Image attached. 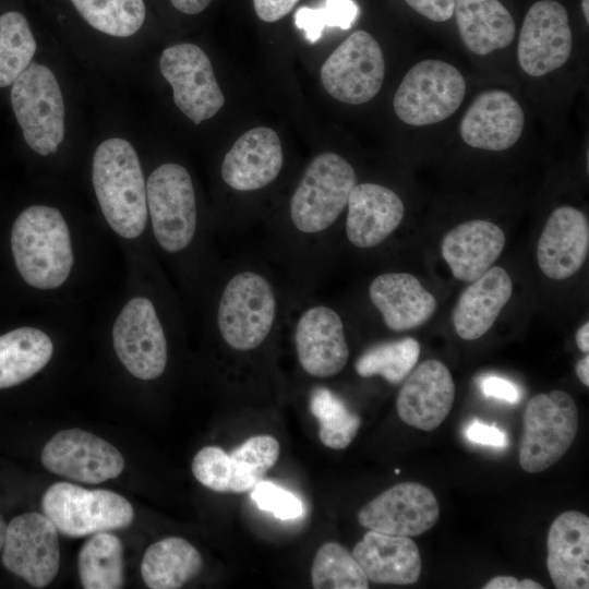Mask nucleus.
Listing matches in <instances>:
<instances>
[{"label": "nucleus", "mask_w": 589, "mask_h": 589, "mask_svg": "<svg viewBox=\"0 0 589 589\" xmlns=\"http://www.w3.org/2000/svg\"><path fill=\"white\" fill-rule=\"evenodd\" d=\"M575 371H576V374L578 376V378L580 380V382L585 385V386H589V356L587 354L586 357L581 358L576 366H575Z\"/></svg>", "instance_id": "obj_47"}, {"label": "nucleus", "mask_w": 589, "mask_h": 589, "mask_svg": "<svg viewBox=\"0 0 589 589\" xmlns=\"http://www.w3.org/2000/svg\"><path fill=\"white\" fill-rule=\"evenodd\" d=\"M92 180L111 229L125 239L141 236L148 209L146 184L133 146L119 137L101 142L93 157Z\"/></svg>", "instance_id": "obj_1"}, {"label": "nucleus", "mask_w": 589, "mask_h": 589, "mask_svg": "<svg viewBox=\"0 0 589 589\" xmlns=\"http://www.w3.org/2000/svg\"><path fill=\"white\" fill-rule=\"evenodd\" d=\"M576 344L580 351H589V323L586 322L576 333Z\"/></svg>", "instance_id": "obj_46"}, {"label": "nucleus", "mask_w": 589, "mask_h": 589, "mask_svg": "<svg viewBox=\"0 0 589 589\" xmlns=\"http://www.w3.org/2000/svg\"><path fill=\"white\" fill-rule=\"evenodd\" d=\"M351 554L375 584L411 585L421 574L419 548L410 537L370 530Z\"/></svg>", "instance_id": "obj_27"}, {"label": "nucleus", "mask_w": 589, "mask_h": 589, "mask_svg": "<svg viewBox=\"0 0 589 589\" xmlns=\"http://www.w3.org/2000/svg\"><path fill=\"white\" fill-rule=\"evenodd\" d=\"M410 8L434 22H444L454 14V0H405Z\"/></svg>", "instance_id": "obj_42"}, {"label": "nucleus", "mask_w": 589, "mask_h": 589, "mask_svg": "<svg viewBox=\"0 0 589 589\" xmlns=\"http://www.w3.org/2000/svg\"><path fill=\"white\" fill-rule=\"evenodd\" d=\"M7 531V524L2 516L0 515V551L2 550L3 543H4V537Z\"/></svg>", "instance_id": "obj_48"}, {"label": "nucleus", "mask_w": 589, "mask_h": 589, "mask_svg": "<svg viewBox=\"0 0 589 589\" xmlns=\"http://www.w3.org/2000/svg\"><path fill=\"white\" fill-rule=\"evenodd\" d=\"M577 430V406L569 394L552 390L534 395L524 413L520 467L529 473L548 469L566 454Z\"/></svg>", "instance_id": "obj_5"}, {"label": "nucleus", "mask_w": 589, "mask_h": 589, "mask_svg": "<svg viewBox=\"0 0 589 589\" xmlns=\"http://www.w3.org/2000/svg\"><path fill=\"white\" fill-rule=\"evenodd\" d=\"M589 0H581L582 12L587 23H589Z\"/></svg>", "instance_id": "obj_49"}, {"label": "nucleus", "mask_w": 589, "mask_h": 589, "mask_svg": "<svg viewBox=\"0 0 589 589\" xmlns=\"http://www.w3.org/2000/svg\"><path fill=\"white\" fill-rule=\"evenodd\" d=\"M294 342L302 369L312 376H334L347 364L344 324L330 308L315 305L304 311L296 325Z\"/></svg>", "instance_id": "obj_20"}, {"label": "nucleus", "mask_w": 589, "mask_h": 589, "mask_svg": "<svg viewBox=\"0 0 589 589\" xmlns=\"http://www.w3.org/2000/svg\"><path fill=\"white\" fill-rule=\"evenodd\" d=\"M11 249L20 275L34 288H58L70 275L71 236L57 208L33 205L24 209L13 224Z\"/></svg>", "instance_id": "obj_2"}, {"label": "nucleus", "mask_w": 589, "mask_h": 589, "mask_svg": "<svg viewBox=\"0 0 589 589\" xmlns=\"http://www.w3.org/2000/svg\"><path fill=\"white\" fill-rule=\"evenodd\" d=\"M359 15L358 4L353 0H325L324 7H301L296 11L294 25L304 32L305 39L315 44L325 27L349 29Z\"/></svg>", "instance_id": "obj_38"}, {"label": "nucleus", "mask_w": 589, "mask_h": 589, "mask_svg": "<svg viewBox=\"0 0 589 589\" xmlns=\"http://www.w3.org/2000/svg\"><path fill=\"white\" fill-rule=\"evenodd\" d=\"M395 472L398 474V473H399V469H396Z\"/></svg>", "instance_id": "obj_50"}, {"label": "nucleus", "mask_w": 589, "mask_h": 589, "mask_svg": "<svg viewBox=\"0 0 589 589\" xmlns=\"http://www.w3.org/2000/svg\"><path fill=\"white\" fill-rule=\"evenodd\" d=\"M505 242L497 225L474 219L449 230L442 240L441 253L456 279L471 283L492 267Z\"/></svg>", "instance_id": "obj_25"}, {"label": "nucleus", "mask_w": 589, "mask_h": 589, "mask_svg": "<svg viewBox=\"0 0 589 589\" xmlns=\"http://www.w3.org/2000/svg\"><path fill=\"white\" fill-rule=\"evenodd\" d=\"M420 344L412 337L377 344L356 361V372L362 377L380 375L392 384L401 382L417 364Z\"/></svg>", "instance_id": "obj_35"}, {"label": "nucleus", "mask_w": 589, "mask_h": 589, "mask_svg": "<svg viewBox=\"0 0 589 589\" xmlns=\"http://www.w3.org/2000/svg\"><path fill=\"white\" fill-rule=\"evenodd\" d=\"M11 105L27 145L55 153L64 136V103L52 71L32 62L12 84Z\"/></svg>", "instance_id": "obj_6"}, {"label": "nucleus", "mask_w": 589, "mask_h": 589, "mask_svg": "<svg viewBox=\"0 0 589 589\" xmlns=\"http://www.w3.org/2000/svg\"><path fill=\"white\" fill-rule=\"evenodd\" d=\"M159 69L172 87L176 106L194 124L211 119L224 106L212 62L199 46L183 43L166 48Z\"/></svg>", "instance_id": "obj_12"}, {"label": "nucleus", "mask_w": 589, "mask_h": 589, "mask_svg": "<svg viewBox=\"0 0 589 589\" xmlns=\"http://www.w3.org/2000/svg\"><path fill=\"white\" fill-rule=\"evenodd\" d=\"M356 184V171L344 157L333 152L318 154L291 196L293 226L304 233L324 231L342 213Z\"/></svg>", "instance_id": "obj_3"}, {"label": "nucleus", "mask_w": 589, "mask_h": 589, "mask_svg": "<svg viewBox=\"0 0 589 589\" xmlns=\"http://www.w3.org/2000/svg\"><path fill=\"white\" fill-rule=\"evenodd\" d=\"M279 443L272 435H255L240 446L225 452L218 446H205L192 461L195 479L215 492L251 491L277 462Z\"/></svg>", "instance_id": "obj_11"}, {"label": "nucleus", "mask_w": 589, "mask_h": 589, "mask_svg": "<svg viewBox=\"0 0 589 589\" xmlns=\"http://www.w3.org/2000/svg\"><path fill=\"white\" fill-rule=\"evenodd\" d=\"M311 581L315 589H368L369 579L363 569L342 545L326 542L316 552Z\"/></svg>", "instance_id": "obj_37"}, {"label": "nucleus", "mask_w": 589, "mask_h": 589, "mask_svg": "<svg viewBox=\"0 0 589 589\" xmlns=\"http://www.w3.org/2000/svg\"><path fill=\"white\" fill-rule=\"evenodd\" d=\"M310 411L318 421L320 441L332 449L349 446L361 425V418L326 387L312 390Z\"/></svg>", "instance_id": "obj_33"}, {"label": "nucleus", "mask_w": 589, "mask_h": 589, "mask_svg": "<svg viewBox=\"0 0 589 589\" xmlns=\"http://www.w3.org/2000/svg\"><path fill=\"white\" fill-rule=\"evenodd\" d=\"M346 233L361 249L382 243L400 225L405 206L393 190L376 183L356 184L348 197Z\"/></svg>", "instance_id": "obj_24"}, {"label": "nucleus", "mask_w": 589, "mask_h": 589, "mask_svg": "<svg viewBox=\"0 0 589 589\" xmlns=\"http://www.w3.org/2000/svg\"><path fill=\"white\" fill-rule=\"evenodd\" d=\"M483 589H542L543 586L533 579L518 580L514 576H496L489 580Z\"/></svg>", "instance_id": "obj_44"}, {"label": "nucleus", "mask_w": 589, "mask_h": 589, "mask_svg": "<svg viewBox=\"0 0 589 589\" xmlns=\"http://www.w3.org/2000/svg\"><path fill=\"white\" fill-rule=\"evenodd\" d=\"M525 125L518 101L506 91L479 94L464 115L459 131L471 147L501 152L517 143Z\"/></svg>", "instance_id": "obj_19"}, {"label": "nucleus", "mask_w": 589, "mask_h": 589, "mask_svg": "<svg viewBox=\"0 0 589 589\" xmlns=\"http://www.w3.org/2000/svg\"><path fill=\"white\" fill-rule=\"evenodd\" d=\"M385 76V62L377 40L365 31H356L325 60L321 80L335 99L361 105L376 96Z\"/></svg>", "instance_id": "obj_10"}, {"label": "nucleus", "mask_w": 589, "mask_h": 589, "mask_svg": "<svg viewBox=\"0 0 589 589\" xmlns=\"http://www.w3.org/2000/svg\"><path fill=\"white\" fill-rule=\"evenodd\" d=\"M513 293V281L501 266H492L470 283L454 308L452 320L465 340L482 337L494 324Z\"/></svg>", "instance_id": "obj_28"}, {"label": "nucleus", "mask_w": 589, "mask_h": 589, "mask_svg": "<svg viewBox=\"0 0 589 589\" xmlns=\"http://www.w3.org/2000/svg\"><path fill=\"white\" fill-rule=\"evenodd\" d=\"M369 297L385 325L405 332L428 322L436 310V299L408 273H385L375 277Z\"/></svg>", "instance_id": "obj_26"}, {"label": "nucleus", "mask_w": 589, "mask_h": 589, "mask_svg": "<svg viewBox=\"0 0 589 589\" xmlns=\"http://www.w3.org/2000/svg\"><path fill=\"white\" fill-rule=\"evenodd\" d=\"M438 517L436 496L429 488L417 482L393 485L358 513V521L362 527L405 537L426 532L437 522Z\"/></svg>", "instance_id": "obj_17"}, {"label": "nucleus", "mask_w": 589, "mask_h": 589, "mask_svg": "<svg viewBox=\"0 0 589 589\" xmlns=\"http://www.w3.org/2000/svg\"><path fill=\"white\" fill-rule=\"evenodd\" d=\"M466 82L459 70L442 60L414 64L404 76L393 99L396 116L422 127L450 117L461 105Z\"/></svg>", "instance_id": "obj_7"}, {"label": "nucleus", "mask_w": 589, "mask_h": 589, "mask_svg": "<svg viewBox=\"0 0 589 589\" xmlns=\"http://www.w3.org/2000/svg\"><path fill=\"white\" fill-rule=\"evenodd\" d=\"M276 315L269 281L254 272L235 275L226 285L217 312L221 337L233 349L248 351L268 336Z\"/></svg>", "instance_id": "obj_8"}, {"label": "nucleus", "mask_w": 589, "mask_h": 589, "mask_svg": "<svg viewBox=\"0 0 589 589\" xmlns=\"http://www.w3.org/2000/svg\"><path fill=\"white\" fill-rule=\"evenodd\" d=\"M44 514L70 538L122 529L134 518L131 503L109 490H88L69 482L50 485L41 500Z\"/></svg>", "instance_id": "obj_4"}, {"label": "nucleus", "mask_w": 589, "mask_h": 589, "mask_svg": "<svg viewBox=\"0 0 589 589\" xmlns=\"http://www.w3.org/2000/svg\"><path fill=\"white\" fill-rule=\"evenodd\" d=\"M481 390L485 397H494L509 404L519 400L518 387L501 376L488 375L481 380Z\"/></svg>", "instance_id": "obj_41"}, {"label": "nucleus", "mask_w": 589, "mask_h": 589, "mask_svg": "<svg viewBox=\"0 0 589 589\" xmlns=\"http://www.w3.org/2000/svg\"><path fill=\"white\" fill-rule=\"evenodd\" d=\"M79 575L85 589H119L124 584L123 545L108 531L95 533L79 553Z\"/></svg>", "instance_id": "obj_32"}, {"label": "nucleus", "mask_w": 589, "mask_h": 589, "mask_svg": "<svg viewBox=\"0 0 589 589\" xmlns=\"http://www.w3.org/2000/svg\"><path fill=\"white\" fill-rule=\"evenodd\" d=\"M171 4L185 14H197L205 10L212 0H170Z\"/></svg>", "instance_id": "obj_45"}, {"label": "nucleus", "mask_w": 589, "mask_h": 589, "mask_svg": "<svg viewBox=\"0 0 589 589\" xmlns=\"http://www.w3.org/2000/svg\"><path fill=\"white\" fill-rule=\"evenodd\" d=\"M589 252L587 216L573 206H560L549 216L537 245V261L549 278L563 280L575 275Z\"/></svg>", "instance_id": "obj_21"}, {"label": "nucleus", "mask_w": 589, "mask_h": 589, "mask_svg": "<svg viewBox=\"0 0 589 589\" xmlns=\"http://www.w3.org/2000/svg\"><path fill=\"white\" fill-rule=\"evenodd\" d=\"M283 163L277 133L267 127H256L243 133L226 154L221 177L235 190L255 191L278 177Z\"/></svg>", "instance_id": "obj_22"}, {"label": "nucleus", "mask_w": 589, "mask_h": 589, "mask_svg": "<svg viewBox=\"0 0 589 589\" xmlns=\"http://www.w3.org/2000/svg\"><path fill=\"white\" fill-rule=\"evenodd\" d=\"M49 336L34 327H20L0 336V389L19 385L38 373L50 360Z\"/></svg>", "instance_id": "obj_31"}, {"label": "nucleus", "mask_w": 589, "mask_h": 589, "mask_svg": "<svg viewBox=\"0 0 589 589\" xmlns=\"http://www.w3.org/2000/svg\"><path fill=\"white\" fill-rule=\"evenodd\" d=\"M115 351L125 369L140 380L160 376L167 364V341L151 300L131 299L112 328Z\"/></svg>", "instance_id": "obj_14"}, {"label": "nucleus", "mask_w": 589, "mask_h": 589, "mask_svg": "<svg viewBox=\"0 0 589 589\" xmlns=\"http://www.w3.org/2000/svg\"><path fill=\"white\" fill-rule=\"evenodd\" d=\"M95 29L116 37L135 34L145 20L143 0H71Z\"/></svg>", "instance_id": "obj_36"}, {"label": "nucleus", "mask_w": 589, "mask_h": 589, "mask_svg": "<svg viewBox=\"0 0 589 589\" xmlns=\"http://www.w3.org/2000/svg\"><path fill=\"white\" fill-rule=\"evenodd\" d=\"M455 384L447 366L429 359L417 366L401 386L396 401L401 421L416 429L433 431L452 410Z\"/></svg>", "instance_id": "obj_18"}, {"label": "nucleus", "mask_w": 589, "mask_h": 589, "mask_svg": "<svg viewBox=\"0 0 589 589\" xmlns=\"http://www.w3.org/2000/svg\"><path fill=\"white\" fill-rule=\"evenodd\" d=\"M202 566V556L190 542L170 537L147 548L141 574L151 589H178L194 578Z\"/></svg>", "instance_id": "obj_30"}, {"label": "nucleus", "mask_w": 589, "mask_h": 589, "mask_svg": "<svg viewBox=\"0 0 589 589\" xmlns=\"http://www.w3.org/2000/svg\"><path fill=\"white\" fill-rule=\"evenodd\" d=\"M299 0H253L256 15L264 22L273 23L287 15Z\"/></svg>", "instance_id": "obj_43"}, {"label": "nucleus", "mask_w": 589, "mask_h": 589, "mask_svg": "<svg viewBox=\"0 0 589 589\" xmlns=\"http://www.w3.org/2000/svg\"><path fill=\"white\" fill-rule=\"evenodd\" d=\"M147 209L159 245L169 253L185 249L196 229V201L191 177L179 164L157 167L146 183Z\"/></svg>", "instance_id": "obj_9"}, {"label": "nucleus", "mask_w": 589, "mask_h": 589, "mask_svg": "<svg viewBox=\"0 0 589 589\" xmlns=\"http://www.w3.org/2000/svg\"><path fill=\"white\" fill-rule=\"evenodd\" d=\"M466 436L470 442L503 448L507 446L506 434L495 424L488 425L479 420H473L466 429Z\"/></svg>", "instance_id": "obj_40"}, {"label": "nucleus", "mask_w": 589, "mask_h": 589, "mask_svg": "<svg viewBox=\"0 0 589 589\" xmlns=\"http://www.w3.org/2000/svg\"><path fill=\"white\" fill-rule=\"evenodd\" d=\"M573 48L566 9L557 1L541 0L528 10L517 45L520 68L543 76L565 64Z\"/></svg>", "instance_id": "obj_16"}, {"label": "nucleus", "mask_w": 589, "mask_h": 589, "mask_svg": "<svg viewBox=\"0 0 589 589\" xmlns=\"http://www.w3.org/2000/svg\"><path fill=\"white\" fill-rule=\"evenodd\" d=\"M251 498L260 509L271 512L283 520L298 518L304 510L302 502L294 494L269 481H260L252 489Z\"/></svg>", "instance_id": "obj_39"}, {"label": "nucleus", "mask_w": 589, "mask_h": 589, "mask_svg": "<svg viewBox=\"0 0 589 589\" xmlns=\"http://www.w3.org/2000/svg\"><path fill=\"white\" fill-rule=\"evenodd\" d=\"M40 458L49 471L84 483L115 479L124 468V458L113 445L77 428L55 434Z\"/></svg>", "instance_id": "obj_15"}, {"label": "nucleus", "mask_w": 589, "mask_h": 589, "mask_svg": "<svg viewBox=\"0 0 589 589\" xmlns=\"http://www.w3.org/2000/svg\"><path fill=\"white\" fill-rule=\"evenodd\" d=\"M36 40L25 16L16 11L0 15V87L11 84L32 63Z\"/></svg>", "instance_id": "obj_34"}, {"label": "nucleus", "mask_w": 589, "mask_h": 589, "mask_svg": "<svg viewBox=\"0 0 589 589\" xmlns=\"http://www.w3.org/2000/svg\"><path fill=\"white\" fill-rule=\"evenodd\" d=\"M454 12L465 46L476 55H489L514 40V20L498 0H454Z\"/></svg>", "instance_id": "obj_29"}, {"label": "nucleus", "mask_w": 589, "mask_h": 589, "mask_svg": "<svg viewBox=\"0 0 589 589\" xmlns=\"http://www.w3.org/2000/svg\"><path fill=\"white\" fill-rule=\"evenodd\" d=\"M1 562L35 588L56 577L60 564L58 530L44 514L26 513L7 525Z\"/></svg>", "instance_id": "obj_13"}, {"label": "nucleus", "mask_w": 589, "mask_h": 589, "mask_svg": "<svg viewBox=\"0 0 589 589\" xmlns=\"http://www.w3.org/2000/svg\"><path fill=\"white\" fill-rule=\"evenodd\" d=\"M546 567L558 589L589 588V517L568 510L552 522L546 539Z\"/></svg>", "instance_id": "obj_23"}]
</instances>
